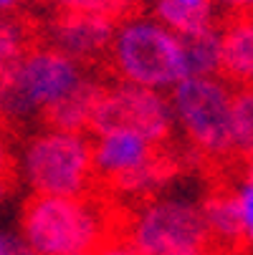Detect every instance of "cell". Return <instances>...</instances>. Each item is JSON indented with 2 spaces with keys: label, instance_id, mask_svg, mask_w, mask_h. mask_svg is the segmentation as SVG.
I'll return each instance as SVG.
<instances>
[{
  "label": "cell",
  "instance_id": "cell-13",
  "mask_svg": "<svg viewBox=\"0 0 253 255\" xmlns=\"http://www.w3.org/2000/svg\"><path fill=\"white\" fill-rule=\"evenodd\" d=\"M155 18L162 28L172 30L175 35H198L210 28H215V13L213 10H193L180 5L177 0H157L155 3Z\"/></svg>",
  "mask_w": 253,
  "mask_h": 255
},
{
  "label": "cell",
  "instance_id": "cell-2",
  "mask_svg": "<svg viewBox=\"0 0 253 255\" xmlns=\"http://www.w3.org/2000/svg\"><path fill=\"white\" fill-rule=\"evenodd\" d=\"M18 228L33 255H96L104 248L99 210L89 195L61 197L33 192L20 205Z\"/></svg>",
  "mask_w": 253,
  "mask_h": 255
},
{
  "label": "cell",
  "instance_id": "cell-23",
  "mask_svg": "<svg viewBox=\"0 0 253 255\" xmlns=\"http://www.w3.org/2000/svg\"><path fill=\"white\" fill-rule=\"evenodd\" d=\"M243 182H253V157H243Z\"/></svg>",
  "mask_w": 253,
  "mask_h": 255
},
{
  "label": "cell",
  "instance_id": "cell-3",
  "mask_svg": "<svg viewBox=\"0 0 253 255\" xmlns=\"http://www.w3.org/2000/svg\"><path fill=\"white\" fill-rule=\"evenodd\" d=\"M119 28L106 56L104 81L114 79L147 89H167L188 76L180 35L147 20H132Z\"/></svg>",
  "mask_w": 253,
  "mask_h": 255
},
{
  "label": "cell",
  "instance_id": "cell-17",
  "mask_svg": "<svg viewBox=\"0 0 253 255\" xmlns=\"http://www.w3.org/2000/svg\"><path fill=\"white\" fill-rule=\"evenodd\" d=\"M238 202H241V215L246 228L253 225V182H243L238 187Z\"/></svg>",
  "mask_w": 253,
  "mask_h": 255
},
{
  "label": "cell",
  "instance_id": "cell-8",
  "mask_svg": "<svg viewBox=\"0 0 253 255\" xmlns=\"http://www.w3.org/2000/svg\"><path fill=\"white\" fill-rule=\"evenodd\" d=\"M238 182L231 179H215L203 182V197L200 212L213 233L215 248L221 255H251L253 243L248 238L241 202H238Z\"/></svg>",
  "mask_w": 253,
  "mask_h": 255
},
{
  "label": "cell",
  "instance_id": "cell-14",
  "mask_svg": "<svg viewBox=\"0 0 253 255\" xmlns=\"http://www.w3.org/2000/svg\"><path fill=\"white\" fill-rule=\"evenodd\" d=\"M183 51L188 61V76H213L218 74V51H221V30L215 28L198 33V35H183Z\"/></svg>",
  "mask_w": 253,
  "mask_h": 255
},
{
  "label": "cell",
  "instance_id": "cell-15",
  "mask_svg": "<svg viewBox=\"0 0 253 255\" xmlns=\"http://www.w3.org/2000/svg\"><path fill=\"white\" fill-rule=\"evenodd\" d=\"M233 136L241 157H253V89L236 86L231 91Z\"/></svg>",
  "mask_w": 253,
  "mask_h": 255
},
{
  "label": "cell",
  "instance_id": "cell-5",
  "mask_svg": "<svg viewBox=\"0 0 253 255\" xmlns=\"http://www.w3.org/2000/svg\"><path fill=\"white\" fill-rule=\"evenodd\" d=\"M129 245L137 255H221L198 205L160 197L139 212Z\"/></svg>",
  "mask_w": 253,
  "mask_h": 255
},
{
  "label": "cell",
  "instance_id": "cell-19",
  "mask_svg": "<svg viewBox=\"0 0 253 255\" xmlns=\"http://www.w3.org/2000/svg\"><path fill=\"white\" fill-rule=\"evenodd\" d=\"M0 136H5V139H10V141H18V139L23 136V134L10 124V119H8L3 112H0Z\"/></svg>",
  "mask_w": 253,
  "mask_h": 255
},
{
  "label": "cell",
  "instance_id": "cell-21",
  "mask_svg": "<svg viewBox=\"0 0 253 255\" xmlns=\"http://www.w3.org/2000/svg\"><path fill=\"white\" fill-rule=\"evenodd\" d=\"M96 255H137V253H134V248L127 243V245H117V248H106V250H101V253H96Z\"/></svg>",
  "mask_w": 253,
  "mask_h": 255
},
{
  "label": "cell",
  "instance_id": "cell-12",
  "mask_svg": "<svg viewBox=\"0 0 253 255\" xmlns=\"http://www.w3.org/2000/svg\"><path fill=\"white\" fill-rule=\"evenodd\" d=\"M35 3L61 13L94 15L101 20H109L117 28L137 20L144 10V0H35Z\"/></svg>",
  "mask_w": 253,
  "mask_h": 255
},
{
  "label": "cell",
  "instance_id": "cell-16",
  "mask_svg": "<svg viewBox=\"0 0 253 255\" xmlns=\"http://www.w3.org/2000/svg\"><path fill=\"white\" fill-rule=\"evenodd\" d=\"M10 139L0 136V200L10 197L18 190L20 182V167H18V157L13 154Z\"/></svg>",
  "mask_w": 253,
  "mask_h": 255
},
{
  "label": "cell",
  "instance_id": "cell-1",
  "mask_svg": "<svg viewBox=\"0 0 253 255\" xmlns=\"http://www.w3.org/2000/svg\"><path fill=\"white\" fill-rule=\"evenodd\" d=\"M167 99L198 157L195 172L200 179H233L243 185V157L236 149L228 84L213 76H185L170 86Z\"/></svg>",
  "mask_w": 253,
  "mask_h": 255
},
{
  "label": "cell",
  "instance_id": "cell-25",
  "mask_svg": "<svg viewBox=\"0 0 253 255\" xmlns=\"http://www.w3.org/2000/svg\"><path fill=\"white\" fill-rule=\"evenodd\" d=\"M246 230H248V238H251V243H253V225H248Z\"/></svg>",
  "mask_w": 253,
  "mask_h": 255
},
{
  "label": "cell",
  "instance_id": "cell-4",
  "mask_svg": "<svg viewBox=\"0 0 253 255\" xmlns=\"http://www.w3.org/2000/svg\"><path fill=\"white\" fill-rule=\"evenodd\" d=\"M86 134H137L155 141L177 136L170 99L155 89L124 81L104 89L89 117Z\"/></svg>",
  "mask_w": 253,
  "mask_h": 255
},
{
  "label": "cell",
  "instance_id": "cell-9",
  "mask_svg": "<svg viewBox=\"0 0 253 255\" xmlns=\"http://www.w3.org/2000/svg\"><path fill=\"white\" fill-rule=\"evenodd\" d=\"M46 43V20L41 15L23 8L0 13V89L13 84L28 56Z\"/></svg>",
  "mask_w": 253,
  "mask_h": 255
},
{
  "label": "cell",
  "instance_id": "cell-24",
  "mask_svg": "<svg viewBox=\"0 0 253 255\" xmlns=\"http://www.w3.org/2000/svg\"><path fill=\"white\" fill-rule=\"evenodd\" d=\"M20 3H25V0H0V13L13 10V8H20Z\"/></svg>",
  "mask_w": 253,
  "mask_h": 255
},
{
  "label": "cell",
  "instance_id": "cell-6",
  "mask_svg": "<svg viewBox=\"0 0 253 255\" xmlns=\"http://www.w3.org/2000/svg\"><path fill=\"white\" fill-rule=\"evenodd\" d=\"M91 144L81 134H38L25 147V172L33 192L84 197L91 187Z\"/></svg>",
  "mask_w": 253,
  "mask_h": 255
},
{
  "label": "cell",
  "instance_id": "cell-22",
  "mask_svg": "<svg viewBox=\"0 0 253 255\" xmlns=\"http://www.w3.org/2000/svg\"><path fill=\"white\" fill-rule=\"evenodd\" d=\"M15 253H18V245H15L13 240H8V238L0 235V255H15Z\"/></svg>",
  "mask_w": 253,
  "mask_h": 255
},
{
  "label": "cell",
  "instance_id": "cell-20",
  "mask_svg": "<svg viewBox=\"0 0 253 255\" xmlns=\"http://www.w3.org/2000/svg\"><path fill=\"white\" fill-rule=\"evenodd\" d=\"M180 5H185V8H193V10H213V0H177Z\"/></svg>",
  "mask_w": 253,
  "mask_h": 255
},
{
  "label": "cell",
  "instance_id": "cell-18",
  "mask_svg": "<svg viewBox=\"0 0 253 255\" xmlns=\"http://www.w3.org/2000/svg\"><path fill=\"white\" fill-rule=\"evenodd\" d=\"M223 5V13H253V0H213Z\"/></svg>",
  "mask_w": 253,
  "mask_h": 255
},
{
  "label": "cell",
  "instance_id": "cell-11",
  "mask_svg": "<svg viewBox=\"0 0 253 255\" xmlns=\"http://www.w3.org/2000/svg\"><path fill=\"white\" fill-rule=\"evenodd\" d=\"M106 84L99 76H84L76 86H71L63 96L43 104L35 112V124L48 131H61V134H86L89 117L99 96L104 94Z\"/></svg>",
  "mask_w": 253,
  "mask_h": 255
},
{
  "label": "cell",
  "instance_id": "cell-7",
  "mask_svg": "<svg viewBox=\"0 0 253 255\" xmlns=\"http://www.w3.org/2000/svg\"><path fill=\"white\" fill-rule=\"evenodd\" d=\"M117 25L84 13H61L53 10L46 20V41L58 48L74 63H79L91 76L104 79L106 56H109Z\"/></svg>",
  "mask_w": 253,
  "mask_h": 255
},
{
  "label": "cell",
  "instance_id": "cell-10",
  "mask_svg": "<svg viewBox=\"0 0 253 255\" xmlns=\"http://www.w3.org/2000/svg\"><path fill=\"white\" fill-rule=\"evenodd\" d=\"M218 20V76L233 86L253 89V13H223Z\"/></svg>",
  "mask_w": 253,
  "mask_h": 255
},
{
  "label": "cell",
  "instance_id": "cell-26",
  "mask_svg": "<svg viewBox=\"0 0 253 255\" xmlns=\"http://www.w3.org/2000/svg\"><path fill=\"white\" fill-rule=\"evenodd\" d=\"M71 255H89V253H71Z\"/></svg>",
  "mask_w": 253,
  "mask_h": 255
}]
</instances>
